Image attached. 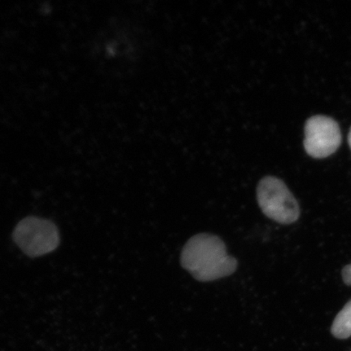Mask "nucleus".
Here are the masks:
<instances>
[{"mask_svg": "<svg viewBox=\"0 0 351 351\" xmlns=\"http://www.w3.org/2000/svg\"><path fill=\"white\" fill-rule=\"evenodd\" d=\"M22 252L32 258L40 257L54 252L60 245V232L49 219L27 217L21 219L12 234Z\"/></svg>", "mask_w": 351, "mask_h": 351, "instance_id": "f03ea898", "label": "nucleus"}, {"mask_svg": "<svg viewBox=\"0 0 351 351\" xmlns=\"http://www.w3.org/2000/svg\"><path fill=\"white\" fill-rule=\"evenodd\" d=\"M348 143H349V146L351 149V128H350V130L349 134H348Z\"/></svg>", "mask_w": 351, "mask_h": 351, "instance_id": "0eeeda50", "label": "nucleus"}, {"mask_svg": "<svg viewBox=\"0 0 351 351\" xmlns=\"http://www.w3.org/2000/svg\"><path fill=\"white\" fill-rule=\"evenodd\" d=\"M258 206L267 217L282 225H291L300 216V206L282 180L263 178L257 186Z\"/></svg>", "mask_w": 351, "mask_h": 351, "instance_id": "7ed1b4c3", "label": "nucleus"}, {"mask_svg": "<svg viewBox=\"0 0 351 351\" xmlns=\"http://www.w3.org/2000/svg\"><path fill=\"white\" fill-rule=\"evenodd\" d=\"M342 278L348 285H351V265H346L342 270Z\"/></svg>", "mask_w": 351, "mask_h": 351, "instance_id": "423d86ee", "label": "nucleus"}, {"mask_svg": "<svg viewBox=\"0 0 351 351\" xmlns=\"http://www.w3.org/2000/svg\"><path fill=\"white\" fill-rule=\"evenodd\" d=\"M331 332L339 339H346L351 337V300L337 315Z\"/></svg>", "mask_w": 351, "mask_h": 351, "instance_id": "39448f33", "label": "nucleus"}, {"mask_svg": "<svg viewBox=\"0 0 351 351\" xmlns=\"http://www.w3.org/2000/svg\"><path fill=\"white\" fill-rule=\"evenodd\" d=\"M181 265L193 278L208 282L234 274L238 261L228 254L226 245L219 237L199 234L184 245Z\"/></svg>", "mask_w": 351, "mask_h": 351, "instance_id": "f257e3e1", "label": "nucleus"}, {"mask_svg": "<svg viewBox=\"0 0 351 351\" xmlns=\"http://www.w3.org/2000/svg\"><path fill=\"white\" fill-rule=\"evenodd\" d=\"M304 148L315 159H324L335 154L341 143L339 123L332 118L317 115L305 124Z\"/></svg>", "mask_w": 351, "mask_h": 351, "instance_id": "20e7f679", "label": "nucleus"}]
</instances>
